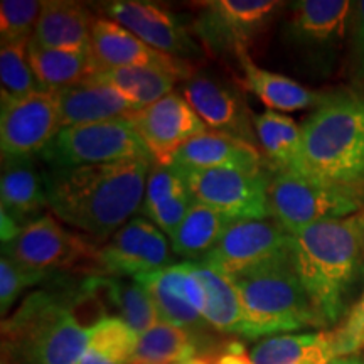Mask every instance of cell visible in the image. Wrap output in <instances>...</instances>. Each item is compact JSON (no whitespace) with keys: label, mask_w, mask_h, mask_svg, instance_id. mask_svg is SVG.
Here are the masks:
<instances>
[{"label":"cell","mask_w":364,"mask_h":364,"mask_svg":"<svg viewBox=\"0 0 364 364\" xmlns=\"http://www.w3.org/2000/svg\"><path fill=\"white\" fill-rule=\"evenodd\" d=\"M255 132L270 172L299 171L302 157V127L290 117L268 110L255 117Z\"/></svg>","instance_id":"cell-30"},{"label":"cell","mask_w":364,"mask_h":364,"mask_svg":"<svg viewBox=\"0 0 364 364\" xmlns=\"http://www.w3.org/2000/svg\"><path fill=\"white\" fill-rule=\"evenodd\" d=\"M0 80H2V100L22 98L41 90L29 61V43L2 46Z\"/></svg>","instance_id":"cell-34"},{"label":"cell","mask_w":364,"mask_h":364,"mask_svg":"<svg viewBox=\"0 0 364 364\" xmlns=\"http://www.w3.org/2000/svg\"><path fill=\"white\" fill-rule=\"evenodd\" d=\"M215 364H253L250 353L245 351L240 344L228 346L225 351L220 353L215 359Z\"/></svg>","instance_id":"cell-39"},{"label":"cell","mask_w":364,"mask_h":364,"mask_svg":"<svg viewBox=\"0 0 364 364\" xmlns=\"http://www.w3.org/2000/svg\"><path fill=\"white\" fill-rule=\"evenodd\" d=\"M46 277H49L48 273L27 270L2 255L0 258V312L2 316L6 317V314L11 311L27 287L39 284L46 280Z\"/></svg>","instance_id":"cell-36"},{"label":"cell","mask_w":364,"mask_h":364,"mask_svg":"<svg viewBox=\"0 0 364 364\" xmlns=\"http://www.w3.org/2000/svg\"><path fill=\"white\" fill-rule=\"evenodd\" d=\"M353 2L348 0H300L290 6L285 38L309 54H332L351 24Z\"/></svg>","instance_id":"cell-17"},{"label":"cell","mask_w":364,"mask_h":364,"mask_svg":"<svg viewBox=\"0 0 364 364\" xmlns=\"http://www.w3.org/2000/svg\"><path fill=\"white\" fill-rule=\"evenodd\" d=\"M248 324V339L324 327L295 272L292 250L233 277Z\"/></svg>","instance_id":"cell-5"},{"label":"cell","mask_w":364,"mask_h":364,"mask_svg":"<svg viewBox=\"0 0 364 364\" xmlns=\"http://www.w3.org/2000/svg\"><path fill=\"white\" fill-rule=\"evenodd\" d=\"M177 76L161 68L147 66H125L98 70L85 83L108 85L139 108L147 107L174 93Z\"/></svg>","instance_id":"cell-28"},{"label":"cell","mask_w":364,"mask_h":364,"mask_svg":"<svg viewBox=\"0 0 364 364\" xmlns=\"http://www.w3.org/2000/svg\"><path fill=\"white\" fill-rule=\"evenodd\" d=\"M88 334L66 290L31 294L2 322L4 351L16 364H76L88 349Z\"/></svg>","instance_id":"cell-4"},{"label":"cell","mask_w":364,"mask_h":364,"mask_svg":"<svg viewBox=\"0 0 364 364\" xmlns=\"http://www.w3.org/2000/svg\"><path fill=\"white\" fill-rule=\"evenodd\" d=\"M198 351V336L181 327L157 322L139 336L132 364H181L194 359Z\"/></svg>","instance_id":"cell-31"},{"label":"cell","mask_w":364,"mask_h":364,"mask_svg":"<svg viewBox=\"0 0 364 364\" xmlns=\"http://www.w3.org/2000/svg\"><path fill=\"white\" fill-rule=\"evenodd\" d=\"M63 130L59 95L38 90L22 98L2 100V157H33Z\"/></svg>","instance_id":"cell-11"},{"label":"cell","mask_w":364,"mask_h":364,"mask_svg":"<svg viewBox=\"0 0 364 364\" xmlns=\"http://www.w3.org/2000/svg\"><path fill=\"white\" fill-rule=\"evenodd\" d=\"M63 129L129 118L139 107L108 85L81 83L59 90Z\"/></svg>","instance_id":"cell-21"},{"label":"cell","mask_w":364,"mask_h":364,"mask_svg":"<svg viewBox=\"0 0 364 364\" xmlns=\"http://www.w3.org/2000/svg\"><path fill=\"white\" fill-rule=\"evenodd\" d=\"M292 235L277 220H236L201 262L235 277L289 253Z\"/></svg>","instance_id":"cell-12"},{"label":"cell","mask_w":364,"mask_h":364,"mask_svg":"<svg viewBox=\"0 0 364 364\" xmlns=\"http://www.w3.org/2000/svg\"><path fill=\"white\" fill-rule=\"evenodd\" d=\"M363 348H364V341H363Z\"/></svg>","instance_id":"cell-44"},{"label":"cell","mask_w":364,"mask_h":364,"mask_svg":"<svg viewBox=\"0 0 364 364\" xmlns=\"http://www.w3.org/2000/svg\"><path fill=\"white\" fill-rule=\"evenodd\" d=\"M2 211L24 228L49 208L44 176L36 169L33 157H2L0 179Z\"/></svg>","instance_id":"cell-20"},{"label":"cell","mask_w":364,"mask_h":364,"mask_svg":"<svg viewBox=\"0 0 364 364\" xmlns=\"http://www.w3.org/2000/svg\"><path fill=\"white\" fill-rule=\"evenodd\" d=\"M327 364H364V359L356 356H344V358H336Z\"/></svg>","instance_id":"cell-41"},{"label":"cell","mask_w":364,"mask_h":364,"mask_svg":"<svg viewBox=\"0 0 364 364\" xmlns=\"http://www.w3.org/2000/svg\"><path fill=\"white\" fill-rule=\"evenodd\" d=\"M189 272V262L159 268L156 272L134 277L152 297L159 318L166 324L181 327L198 334L206 327V321L188 302L184 292V280Z\"/></svg>","instance_id":"cell-22"},{"label":"cell","mask_w":364,"mask_h":364,"mask_svg":"<svg viewBox=\"0 0 364 364\" xmlns=\"http://www.w3.org/2000/svg\"><path fill=\"white\" fill-rule=\"evenodd\" d=\"M172 167L179 172L223 169V167L260 172L263 171V157L260 150L247 140L221 132L204 130L177 150Z\"/></svg>","instance_id":"cell-19"},{"label":"cell","mask_w":364,"mask_h":364,"mask_svg":"<svg viewBox=\"0 0 364 364\" xmlns=\"http://www.w3.org/2000/svg\"><path fill=\"white\" fill-rule=\"evenodd\" d=\"M139 334L120 317H105L90 329L88 349L115 364H132Z\"/></svg>","instance_id":"cell-33"},{"label":"cell","mask_w":364,"mask_h":364,"mask_svg":"<svg viewBox=\"0 0 364 364\" xmlns=\"http://www.w3.org/2000/svg\"><path fill=\"white\" fill-rule=\"evenodd\" d=\"M351 31L353 61L356 66V75L364 76V0L353 4Z\"/></svg>","instance_id":"cell-38"},{"label":"cell","mask_w":364,"mask_h":364,"mask_svg":"<svg viewBox=\"0 0 364 364\" xmlns=\"http://www.w3.org/2000/svg\"><path fill=\"white\" fill-rule=\"evenodd\" d=\"M194 273L204 289L203 317L208 326L223 334L248 339V324L233 277L206 262H193Z\"/></svg>","instance_id":"cell-24"},{"label":"cell","mask_w":364,"mask_h":364,"mask_svg":"<svg viewBox=\"0 0 364 364\" xmlns=\"http://www.w3.org/2000/svg\"><path fill=\"white\" fill-rule=\"evenodd\" d=\"M95 19L78 2H43L33 39L36 44L68 51H91V27Z\"/></svg>","instance_id":"cell-23"},{"label":"cell","mask_w":364,"mask_h":364,"mask_svg":"<svg viewBox=\"0 0 364 364\" xmlns=\"http://www.w3.org/2000/svg\"><path fill=\"white\" fill-rule=\"evenodd\" d=\"M91 54L97 61L98 70L125 66L161 68L188 81L191 68L182 59L167 56L152 49L125 27L108 17H97L91 27Z\"/></svg>","instance_id":"cell-18"},{"label":"cell","mask_w":364,"mask_h":364,"mask_svg":"<svg viewBox=\"0 0 364 364\" xmlns=\"http://www.w3.org/2000/svg\"><path fill=\"white\" fill-rule=\"evenodd\" d=\"M196 201L215 208L231 221L270 218V171L206 169L181 172Z\"/></svg>","instance_id":"cell-8"},{"label":"cell","mask_w":364,"mask_h":364,"mask_svg":"<svg viewBox=\"0 0 364 364\" xmlns=\"http://www.w3.org/2000/svg\"><path fill=\"white\" fill-rule=\"evenodd\" d=\"M182 97L209 129L255 145V117L233 86L209 75H193L182 85Z\"/></svg>","instance_id":"cell-15"},{"label":"cell","mask_w":364,"mask_h":364,"mask_svg":"<svg viewBox=\"0 0 364 364\" xmlns=\"http://www.w3.org/2000/svg\"><path fill=\"white\" fill-rule=\"evenodd\" d=\"M39 157L48 169L152 159L129 118L63 129Z\"/></svg>","instance_id":"cell-7"},{"label":"cell","mask_w":364,"mask_h":364,"mask_svg":"<svg viewBox=\"0 0 364 364\" xmlns=\"http://www.w3.org/2000/svg\"><path fill=\"white\" fill-rule=\"evenodd\" d=\"M297 172L332 184L364 188V98L331 95L302 125Z\"/></svg>","instance_id":"cell-3"},{"label":"cell","mask_w":364,"mask_h":364,"mask_svg":"<svg viewBox=\"0 0 364 364\" xmlns=\"http://www.w3.org/2000/svg\"><path fill=\"white\" fill-rule=\"evenodd\" d=\"M108 304L139 336L161 322L152 297L135 279L108 275Z\"/></svg>","instance_id":"cell-32"},{"label":"cell","mask_w":364,"mask_h":364,"mask_svg":"<svg viewBox=\"0 0 364 364\" xmlns=\"http://www.w3.org/2000/svg\"><path fill=\"white\" fill-rule=\"evenodd\" d=\"M43 4L36 0H4L0 4L2 46L29 43L33 39Z\"/></svg>","instance_id":"cell-35"},{"label":"cell","mask_w":364,"mask_h":364,"mask_svg":"<svg viewBox=\"0 0 364 364\" xmlns=\"http://www.w3.org/2000/svg\"><path fill=\"white\" fill-rule=\"evenodd\" d=\"M152 159L58 167L43 172L51 211L95 238L115 235L142 208Z\"/></svg>","instance_id":"cell-1"},{"label":"cell","mask_w":364,"mask_h":364,"mask_svg":"<svg viewBox=\"0 0 364 364\" xmlns=\"http://www.w3.org/2000/svg\"><path fill=\"white\" fill-rule=\"evenodd\" d=\"M29 61L41 90L59 91L88 81L98 71L91 51L53 49L29 41Z\"/></svg>","instance_id":"cell-27"},{"label":"cell","mask_w":364,"mask_h":364,"mask_svg":"<svg viewBox=\"0 0 364 364\" xmlns=\"http://www.w3.org/2000/svg\"><path fill=\"white\" fill-rule=\"evenodd\" d=\"M282 6L275 0H215L204 4L194 22V33L216 54L247 53L248 44L265 29Z\"/></svg>","instance_id":"cell-10"},{"label":"cell","mask_w":364,"mask_h":364,"mask_svg":"<svg viewBox=\"0 0 364 364\" xmlns=\"http://www.w3.org/2000/svg\"><path fill=\"white\" fill-rule=\"evenodd\" d=\"M76 364H115V363L108 361V359L103 358L102 354L91 351V349H86V353L83 354V358H81Z\"/></svg>","instance_id":"cell-40"},{"label":"cell","mask_w":364,"mask_h":364,"mask_svg":"<svg viewBox=\"0 0 364 364\" xmlns=\"http://www.w3.org/2000/svg\"><path fill=\"white\" fill-rule=\"evenodd\" d=\"M243 68L245 85L252 93L275 112H299L311 107H321L327 97L306 88L292 78H287L279 73H272L257 66L248 53L238 58Z\"/></svg>","instance_id":"cell-25"},{"label":"cell","mask_w":364,"mask_h":364,"mask_svg":"<svg viewBox=\"0 0 364 364\" xmlns=\"http://www.w3.org/2000/svg\"><path fill=\"white\" fill-rule=\"evenodd\" d=\"M364 341V290L343 324L334 332L336 358L354 356L363 348Z\"/></svg>","instance_id":"cell-37"},{"label":"cell","mask_w":364,"mask_h":364,"mask_svg":"<svg viewBox=\"0 0 364 364\" xmlns=\"http://www.w3.org/2000/svg\"><path fill=\"white\" fill-rule=\"evenodd\" d=\"M361 225H363V235H364V213H361Z\"/></svg>","instance_id":"cell-43"},{"label":"cell","mask_w":364,"mask_h":364,"mask_svg":"<svg viewBox=\"0 0 364 364\" xmlns=\"http://www.w3.org/2000/svg\"><path fill=\"white\" fill-rule=\"evenodd\" d=\"M231 220L215 208L194 201L189 213L172 233L171 248L189 262L203 260L216 247Z\"/></svg>","instance_id":"cell-29"},{"label":"cell","mask_w":364,"mask_h":364,"mask_svg":"<svg viewBox=\"0 0 364 364\" xmlns=\"http://www.w3.org/2000/svg\"><path fill=\"white\" fill-rule=\"evenodd\" d=\"M270 215L290 235L322 221L344 220L364 208V188L332 184L297 171L270 172Z\"/></svg>","instance_id":"cell-6"},{"label":"cell","mask_w":364,"mask_h":364,"mask_svg":"<svg viewBox=\"0 0 364 364\" xmlns=\"http://www.w3.org/2000/svg\"><path fill=\"white\" fill-rule=\"evenodd\" d=\"M253 364H327L336 359L334 332L272 336L250 351Z\"/></svg>","instance_id":"cell-26"},{"label":"cell","mask_w":364,"mask_h":364,"mask_svg":"<svg viewBox=\"0 0 364 364\" xmlns=\"http://www.w3.org/2000/svg\"><path fill=\"white\" fill-rule=\"evenodd\" d=\"M108 19L125 27L140 41L167 56L181 59L198 53V44L169 11L140 0H117L103 6Z\"/></svg>","instance_id":"cell-16"},{"label":"cell","mask_w":364,"mask_h":364,"mask_svg":"<svg viewBox=\"0 0 364 364\" xmlns=\"http://www.w3.org/2000/svg\"><path fill=\"white\" fill-rule=\"evenodd\" d=\"M290 250L300 284L322 324H338L349 314L364 273L361 215L302 228L292 233Z\"/></svg>","instance_id":"cell-2"},{"label":"cell","mask_w":364,"mask_h":364,"mask_svg":"<svg viewBox=\"0 0 364 364\" xmlns=\"http://www.w3.org/2000/svg\"><path fill=\"white\" fill-rule=\"evenodd\" d=\"M129 120L149 149L156 166H172L177 150L206 130L193 107L176 91L156 103L139 108Z\"/></svg>","instance_id":"cell-13"},{"label":"cell","mask_w":364,"mask_h":364,"mask_svg":"<svg viewBox=\"0 0 364 364\" xmlns=\"http://www.w3.org/2000/svg\"><path fill=\"white\" fill-rule=\"evenodd\" d=\"M181 364H209L206 359H201V358H194V359H189V361L186 363H181Z\"/></svg>","instance_id":"cell-42"},{"label":"cell","mask_w":364,"mask_h":364,"mask_svg":"<svg viewBox=\"0 0 364 364\" xmlns=\"http://www.w3.org/2000/svg\"><path fill=\"white\" fill-rule=\"evenodd\" d=\"M166 235L145 218H134L98 250L97 268L102 275L139 277L169 265Z\"/></svg>","instance_id":"cell-14"},{"label":"cell","mask_w":364,"mask_h":364,"mask_svg":"<svg viewBox=\"0 0 364 364\" xmlns=\"http://www.w3.org/2000/svg\"><path fill=\"white\" fill-rule=\"evenodd\" d=\"M2 255L17 265L48 275L53 270L75 267L83 262H91L97 267L100 250L63 228L51 215L29 223L11 243L2 245Z\"/></svg>","instance_id":"cell-9"}]
</instances>
